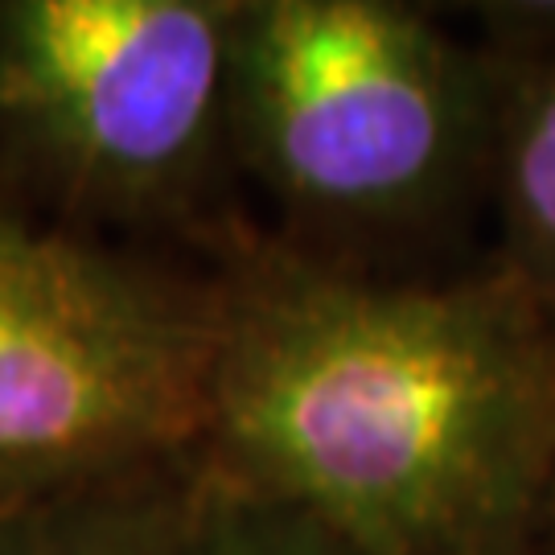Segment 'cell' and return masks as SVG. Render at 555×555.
I'll return each mask as SVG.
<instances>
[{
    "label": "cell",
    "instance_id": "cell-1",
    "mask_svg": "<svg viewBox=\"0 0 555 555\" xmlns=\"http://www.w3.org/2000/svg\"><path fill=\"white\" fill-rule=\"evenodd\" d=\"M198 263L215 474L366 555H543L555 321L511 272H371L251 219Z\"/></svg>",
    "mask_w": 555,
    "mask_h": 555
},
{
    "label": "cell",
    "instance_id": "cell-2",
    "mask_svg": "<svg viewBox=\"0 0 555 555\" xmlns=\"http://www.w3.org/2000/svg\"><path fill=\"white\" fill-rule=\"evenodd\" d=\"M494 62L428 4L235 0L227 124L243 190L300 251L371 272L490 202Z\"/></svg>",
    "mask_w": 555,
    "mask_h": 555
},
{
    "label": "cell",
    "instance_id": "cell-3",
    "mask_svg": "<svg viewBox=\"0 0 555 555\" xmlns=\"http://www.w3.org/2000/svg\"><path fill=\"white\" fill-rule=\"evenodd\" d=\"M235 0H0V185L75 231L206 256L235 231Z\"/></svg>",
    "mask_w": 555,
    "mask_h": 555
},
{
    "label": "cell",
    "instance_id": "cell-4",
    "mask_svg": "<svg viewBox=\"0 0 555 555\" xmlns=\"http://www.w3.org/2000/svg\"><path fill=\"white\" fill-rule=\"evenodd\" d=\"M215 334L202 263L0 185V506L202 453Z\"/></svg>",
    "mask_w": 555,
    "mask_h": 555
},
{
    "label": "cell",
    "instance_id": "cell-5",
    "mask_svg": "<svg viewBox=\"0 0 555 555\" xmlns=\"http://www.w3.org/2000/svg\"><path fill=\"white\" fill-rule=\"evenodd\" d=\"M494 62V263L555 321V4H474Z\"/></svg>",
    "mask_w": 555,
    "mask_h": 555
},
{
    "label": "cell",
    "instance_id": "cell-6",
    "mask_svg": "<svg viewBox=\"0 0 555 555\" xmlns=\"http://www.w3.org/2000/svg\"><path fill=\"white\" fill-rule=\"evenodd\" d=\"M206 477V453L0 506V555H149Z\"/></svg>",
    "mask_w": 555,
    "mask_h": 555
},
{
    "label": "cell",
    "instance_id": "cell-7",
    "mask_svg": "<svg viewBox=\"0 0 555 555\" xmlns=\"http://www.w3.org/2000/svg\"><path fill=\"white\" fill-rule=\"evenodd\" d=\"M149 555H366L297 502L238 486L210 469L190 511Z\"/></svg>",
    "mask_w": 555,
    "mask_h": 555
},
{
    "label": "cell",
    "instance_id": "cell-8",
    "mask_svg": "<svg viewBox=\"0 0 555 555\" xmlns=\"http://www.w3.org/2000/svg\"><path fill=\"white\" fill-rule=\"evenodd\" d=\"M543 555H555V465L552 486H547V506H543Z\"/></svg>",
    "mask_w": 555,
    "mask_h": 555
}]
</instances>
